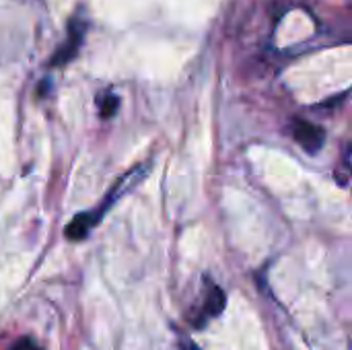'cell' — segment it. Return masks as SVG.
<instances>
[{
  "mask_svg": "<svg viewBox=\"0 0 352 350\" xmlns=\"http://www.w3.org/2000/svg\"><path fill=\"white\" fill-rule=\"evenodd\" d=\"M177 349L179 350H200L190 338H179V342H177Z\"/></svg>",
  "mask_w": 352,
  "mask_h": 350,
  "instance_id": "6",
  "label": "cell"
},
{
  "mask_svg": "<svg viewBox=\"0 0 352 350\" xmlns=\"http://www.w3.org/2000/svg\"><path fill=\"white\" fill-rule=\"evenodd\" d=\"M146 173H148V163H142V165L134 167L132 171H128L126 175H122V177L113 184V188L105 194L103 202H101L97 208H93L91 212H78V215L66 225L64 237H66L68 241H82V239H87L89 233H91V229H93L95 225L101 223L103 215L118 202V198H122L130 188H134Z\"/></svg>",
  "mask_w": 352,
  "mask_h": 350,
  "instance_id": "1",
  "label": "cell"
},
{
  "mask_svg": "<svg viewBox=\"0 0 352 350\" xmlns=\"http://www.w3.org/2000/svg\"><path fill=\"white\" fill-rule=\"evenodd\" d=\"M8 350H43L33 338H29V336H25V338H21V340H16L12 347Z\"/></svg>",
  "mask_w": 352,
  "mask_h": 350,
  "instance_id": "5",
  "label": "cell"
},
{
  "mask_svg": "<svg viewBox=\"0 0 352 350\" xmlns=\"http://www.w3.org/2000/svg\"><path fill=\"white\" fill-rule=\"evenodd\" d=\"M118 105H120V99H118L116 95H109V97L103 101V105H101V116H103V118H111V116L118 111Z\"/></svg>",
  "mask_w": 352,
  "mask_h": 350,
  "instance_id": "4",
  "label": "cell"
},
{
  "mask_svg": "<svg viewBox=\"0 0 352 350\" xmlns=\"http://www.w3.org/2000/svg\"><path fill=\"white\" fill-rule=\"evenodd\" d=\"M223 307H225V293L212 283V281H206V295H204V305H202V309L198 311V316H196V320H194V324L200 328V326H204L210 318H217L221 311H223Z\"/></svg>",
  "mask_w": 352,
  "mask_h": 350,
  "instance_id": "3",
  "label": "cell"
},
{
  "mask_svg": "<svg viewBox=\"0 0 352 350\" xmlns=\"http://www.w3.org/2000/svg\"><path fill=\"white\" fill-rule=\"evenodd\" d=\"M291 134L307 153H318L324 146V138H326V134L320 126H316L314 122L303 120V118H295L291 122Z\"/></svg>",
  "mask_w": 352,
  "mask_h": 350,
  "instance_id": "2",
  "label": "cell"
}]
</instances>
